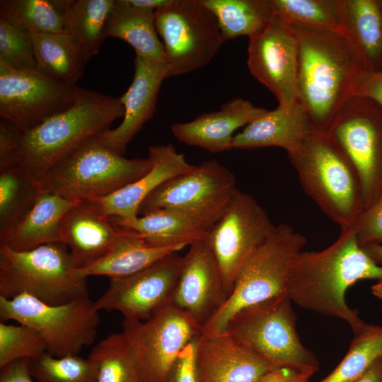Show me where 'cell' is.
Returning a JSON list of instances; mask_svg holds the SVG:
<instances>
[{
    "instance_id": "cell-1",
    "label": "cell",
    "mask_w": 382,
    "mask_h": 382,
    "mask_svg": "<svg viewBox=\"0 0 382 382\" xmlns=\"http://www.w3.org/2000/svg\"><path fill=\"white\" fill-rule=\"evenodd\" d=\"M290 25L299 42L297 100L315 130L327 132L360 76L370 71L367 61L346 33Z\"/></svg>"
},
{
    "instance_id": "cell-2",
    "label": "cell",
    "mask_w": 382,
    "mask_h": 382,
    "mask_svg": "<svg viewBox=\"0 0 382 382\" xmlns=\"http://www.w3.org/2000/svg\"><path fill=\"white\" fill-rule=\"evenodd\" d=\"M361 279H382V265L359 245L353 227L320 251H301L292 262L286 295L298 306L347 322L354 333L365 325L345 300L346 291Z\"/></svg>"
},
{
    "instance_id": "cell-3",
    "label": "cell",
    "mask_w": 382,
    "mask_h": 382,
    "mask_svg": "<svg viewBox=\"0 0 382 382\" xmlns=\"http://www.w3.org/2000/svg\"><path fill=\"white\" fill-rule=\"evenodd\" d=\"M125 109L120 98L80 88L68 108L21 131L18 165L39 185L58 163L108 129Z\"/></svg>"
},
{
    "instance_id": "cell-4",
    "label": "cell",
    "mask_w": 382,
    "mask_h": 382,
    "mask_svg": "<svg viewBox=\"0 0 382 382\" xmlns=\"http://www.w3.org/2000/svg\"><path fill=\"white\" fill-rule=\"evenodd\" d=\"M287 155L306 194L341 229L353 227L364 210L361 182L337 141L315 130Z\"/></svg>"
},
{
    "instance_id": "cell-5",
    "label": "cell",
    "mask_w": 382,
    "mask_h": 382,
    "mask_svg": "<svg viewBox=\"0 0 382 382\" xmlns=\"http://www.w3.org/2000/svg\"><path fill=\"white\" fill-rule=\"evenodd\" d=\"M62 242L16 251L0 246V296L22 294L49 305H61L88 296L86 278Z\"/></svg>"
},
{
    "instance_id": "cell-6",
    "label": "cell",
    "mask_w": 382,
    "mask_h": 382,
    "mask_svg": "<svg viewBox=\"0 0 382 382\" xmlns=\"http://www.w3.org/2000/svg\"><path fill=\"white\" fill-rule=\"evenodd\" d=\"M99 136L53 168L41 181L40 190L75 202L95 201L113 194L151 169L149 158H127L103 144Z\"/></svg>"
},
{
    "instance_id": "cell-7",
    "label": "cell",
    "mask_w": 382,
    "mask_h": 382,
    "mask_svg": "<svg viewBox=\"0 0 382 382\" xmlns=\"http://www.w3.org/2000/svg\"><path fill=\"white\" fill-rule=\"evenodd\" d=\"M307 240L293 227L275 226L264 243L244 265L223 306L202 332L224 333L230 320L244 308L286 294L291 266Z\"/></svg>"
},
{
    "instance_id": "cell-8",
    "label": "cell",
    "mask_w": 382,
    "mask_h": 382,
    "mask_svg": "<svg viewBox=\"0 0 382 382\" xmlns=\"http://www.w3.org/2000/svg\"><path fill=\"white\" fill-rule=\"evenodd\" d=\"M296 322L291 301L285 294L239 311L224 333L265 360L272 369L291 367L315 373L318 361L301 342Z\"/></svg>"
},
{
    "instance_id": "cell-9",
    "label": "cell",
    "mask_w": 382,
    "mask_h": 382,
    "mask_svg": "<svg viewBox=\"0 0 382 382\" xmlns=\"http://www.w3.org/2000/svg\"><path fill=\"white\" fill-rule=\"evenodd\" d=\"M98 312L88 296L61 305H49L25 294L11 299L0 296L1 322L12 320L34 329L43 339L46 353L55 357L78 355L94 342Z\"/></svg>"
},
{
    "instance_id": "cell-10",
    "label": "cell",
    "mask_w": 382,
    "mask_h": 382,
    "mask_svg": "<svg viewBox=\"0 0 382 382\" xmlns=\"http://www.w3.org/2000/svg\"><path fill=\"white\" fill-rule=\"evenodd\" d=\"M155 14L168 78L208 64L226 42L214 15L201 0H170Z\"/></svg>"
},
{
    "instance_id": "cell-11",
    "label": "cell",
    "mask_w": 382,
    "mask_h": 382,
    "mask_svg": "<svg viewBox=\"0 0 382 382\" xmlns=\"http://www.w3.org/2000/svg\"><path fill=\"white\" fill-rule=\"evenodd\" d=\"M236 184L228 168L216 160H208L163 183L142 202L139 216L154 209H170L209 230L224 212L238 189Z\"/></svg>"
},
{
    "instance_id": "cell-12",
    "label": "cell",
    "mask_w": 382,
    "mask_h": 382,
    "mask_svg": "<svg viewBox=\"0 0 382 382\" xmlns=\"http://www.w3.org/2000/svg\"><path fill=\"white\" fill-rule=\"evenodd\" d=\"M354 166L361 182L364 209L382 195V106L353 96L327 132Z\"/></svg>"
},
{
    "instance_id": "cell-13",
    "label": "cell",
    "mask_w": 382,
    "mask_h": 382,
    "mask_svg": "<svg viewBox=\"0 0 382 382\" xmlns=\"http://www.w3.org/2000/svg\"><path fill=\"white\" fill-rule=\"evenodd\" d=\"M122 326L139 382H166L180 352L202 331L192 319L170 304L146 320L124 319Z\"/></svg>"
},
{
    "instance_id": "cell-14",
    "label": "cell",
    "mask_w": 382,
    "mask_h": 382,
    "mask_svg": "<svg viewBox=\"0 0 382 382\" xmlns=\"http://www.w3.org/2000/svg\"><path fill=\"white\" fill-rule=\"evenodd\" d=\"M274 227L257 200L237 189L223 214L207 231L204 241L216 259L229 294L244 265Z\"/></svg>"
},
{
    "instance_id": "cell-15",
    "label": "cell",
    "mask_w": 382,
    "mask_h": 382,
    "mask_svg": "<svg viewBox=\"0 0 382 382\" xmlns=\"http://www.w3.org/2000/svg\"><path fill=\"white\" fill-rule=\"evenodd\" d=\"M79 91L37 68L12 69L0 63V117L21 131L68 108Z\"/></svg>"
},
{
    "instance_id": "cell-16",
    "label": "cell",
    "mask_w": 382,
    "mask_h": 382,
    "mask_svg": "<svg viewBox=\"0 0 382 382\" xmlns=\"http://www.w3.org/2000/svg\"><path fill=\"white\" fill-rule=\"evenodd\" d=\"M247 64L279 105L289 108L297 101L298 39L292 27L276 13L263 30L248 38Z\"/></svg>"
},
{
    "instance_id": "cell-17",
    "label": "cell",
    "mask_w": 382,
    "mask_h": 382,
    "mask_svg": "<svg viewBox=\"0 0 382 382\" xmlns=\"http://www.w3.org/2000/svg\"><path fill=\"white\" fill-rule=\"evenodd\" d=\"M183 263V257L174 253L134 274L110 279L94 306L98 311H118L125 320H146L169 303Z\"/></svg>"
},
{
    "instance_id": "cell-18",
    "label": "cell",
    "mask_w": 382,
    "mask_h": 382,
    "mask_svg": "<svg viewBox=\"0 0 382 382\" xmlns=\"http://www.w3.org/2000/svg\"><path fill=\"white\" fill-rule=\"evenodd\" d=\"M229 296L216 259L204 240L194 243L185 256L168 304L202 329Z\"/></svg>"
},
{
    "instance_id": "cell-19",
    "label": "cell",
    "mask_w": 382,
    "mask_h": 382,
    "mask_svg": "<svg viewBox=\"0 0 382 382\" xmlns=\"http://www.w3.org/2000/svg\"><path fill=\"white\" fill-rule=\"evenodd\" d=\"M134 74L127 91L120 97L125 109L122 122L109 129L99 137L102 142L124 154L128 144L152 118L161 86L168 78L166 63L137 56L134 61Z\"/></svg>"
},
{
    "instance_id": "cell-20",
    "label": "cell",
    "mask_w": 382,
    "mask_h": 382,
    "mask_svg": "<svg viewBox=\"0 0 382 382\" xmlns=\"http://www.w3.org/2000/svg\"><path fill=\"white\" fill-rule=\"evenodd\" d=\"M198 382H257L271 366L226 333L201 332L196 346Z\"/></svg>"
},
{
    "instance_id": "cell-21",
    "label": "cell",
    "mask_w": 382,
    "mask_h": 382,
    "mask_svg": "<svg viewBox=\"0 0 382 382\" xmlns=\"http://www.w3.org/2000/svg\"><path fill=\"white\" fill-rule=\"evenodd\" d=\"M267 111L248 100L235 98L216 111L202 113L189 122L174 123L170 129L178 141L188 146L219 153L233 149L235 132Z\"/></svg>"
},
{
    "instance_id": "cell-22",
    "label": "cell",
    "mask_w": 382,
    "mask_h": 382,
    "mask_svg": "<svg viewBox=\"0 0 382 382\" xmlns=\"http://www.w3.org/2000/svg\"><path fill=\"white\" fill-rule=\"evenodd\" d=\"M112 217L104 214L95 201L79 202L64 216L61 242L78 269L95 262L112 247L122 231Z\"/></svg>"
},
{
    "instance_id": "cell-23",
    "label": "cell",
    "mask_w": 382,
    "mask_h": 382,
    "mask_svg": "<svg viewBox=\"0 0 382 382\" xmlns=\"http://www.w3.org/2000/svg\"><path fill=\"white\" fill-rule=\"evenodd\" d=\"M151 169L140 178L107 197L95 200L100 211L108 216L132 219L139 216L142 202L163 183L192 170L184 154L171 144L151 146Z\"/></svg>"
},
{
    "instance_id": "cell-24",
    "label": "cell",
    "mask_w": 382,
    "mask_h": 382,
    "mask_svg": "<svg viewBox=\"0 0 382 382\" xmlns=\"http://www.w3.org/2000/svg\"><path fill=\"white\" fill-rule=\"evenodd\" d=\"M77 202L40 191L28 209L0 233V246L24 251L47 243L61 242L62 219Z\"/></svg>"
},
{
    "instance_id": "cell-25",
    "label": "cell",
    "mask_w": 382,
    "mask_h": 382,
    "mask_svg": "<svg viewBox=\"0 0 382 382\" xmlns=\"http://www.w3.org/2000/svg\"><path fill=\"white\" fill-rule=\"evenodd\" d=\"M313 131L307 114L297 100L289 108L278 105L274 110H267L235 134L232 147L253 149L277 146L288 153L297 148Z\"/></svg>"
},
{
    "instance_id": "cell-26",
    "label": "cell",
    "mask_w": 382,
    "mask_h": 382,
    "mask_svg": "<svg viewBox=\"0 0 382 382\" xmlns=\"http://www.w3.org/2000/svg\"><path fill=\"white\" fill-rule=\"evenodd\" d=\"M184 248L154 246L136 231L122 227L115 242L102 257L88 266L77 268L76 272L84 278L90 276H105L109 279L124 278Z\"/></svg>"
},
{
    "instance_id": "cell-27",
    "label": "cell",
    "mask_w": 382,
    "mask_h": 382,
    "mask_svg": "<svg viewBox=\"0 0 382 382\" xmlns=\"http://www.w3.org/2000/svg\"><path fill=\"white\" fill-rule=\"evenodd\" d=\"M105 37L125 41L137 56L166 64L164 47L156 27L154 11L134 6L127 0H115L108 19Z\"/></svg>"
},
{
    "instance_id": "cell-28",
    "label": "cell",
    "mask_w": 382,
    "mask_h": 382,
    "mask_svg": "<svg viewBox=\"0 0 382 382\" xmlns=\"http://www.w3.org/2000/svg\"><path fill=\"white\" fill-rule=\"evenodd\" d=\"M112 217L120 226L141 235L157 247L191 245L205 239L207 229L180 212L158 209L132 219Z\"/></svg>"
},
{
    "instance_id": "cell-29",
    "label": "cell",
    "mask_w": 382,
    "mask_h": 382,
    "mask_svg": "<svg viewBox=\"0 0 382 382\" xmlns=\"http://www.w3.org/2000/svg\"><path fill=\"white\" fill-rule=\"evenodd\" d=\"M37 69L66 85L76 86L88 62L67 33H30Z\"/></svg>"
},
{
    "instance_id": "cell-30",
    "label": "cell",
    "mask_w": 382,
    "mask_h": 382,
    "mask_svg": "<svg viewBox=\"0 0 382 382\" xmlns=\"http://www.w3.org/2000/svg\"><path fill=\"white\" fill-rule=\"evenodd\" d=\"M62 10L66 32L88 61L97 54L115 0H56Z\"/></svg>"
},
{
    "instance_id": "cell-31",
    "label": "cell",
    "mask_w": 382,
    "mask_h": 382,
    "mask_svg": "<svg viewBox=\"0 0 382 382\" xmlns=\"http://www.w3.org/2000/svg\"><path fill=\"white\" fill-rule=\"evenodd\" d=\"M214 15L226 40L260 33L275 13L272 0H201Z\"/></svg>"
},
{
    "instance_id": "cell-32",
    "label": "cell",
    "mask_w": 382,
    "mask_h": 382,
    "mask_svg": "<svg viewBox=\"0 0 382 382\" xmlns=\"http://www.w3.org/2000/svg\"><path fill=\"white\" fill-rule=\"evenodd\" d=\"M345 29L364 53L370 71L382 69V13L378 0H341Z\"/></svg>"
},
{
    "instance_id": "cell-33",
    "label": "cell",
    "mask_w": 382,
    "mask_h": 382,
    "mask_svg": "<svg viewBox=\"0 0 382 382\" xmlns=\"http://www.w3.org/2000/svg\"><path fill=\"white\" fill-rule=\"evenodd\" d=\"M0 18L31 34L66 33L64 17L56 0H1Z\"/></svg>"
},
{
    "instance_id": "cell-34",
    "label": "cell",
    "mask_w": 382,
    "mask_h": 382,
    "mask_svg": "<svg viewBox=\"0 0 382 382\" xmlns=\"http://www.w3.org/2000/svg\"><path fill=\"white\" fill-rule=\"evenodd\" d=\"M272 1L275 13L290 25L349 34L343 25L341 0Z\"/></svg>"
},
{
    "instance_id": "cell-35",
    "label": "cell",
    "mask_w": 382,
    "mask_h": 382,
    "mask_svg": "<svg viewBox=\"0 0 382 382\" xmlns=\"http://www.w3.org/2000/svg\"><path fill=\"white\" fill-rule=\"evenodd\" d=\"M382 359V326L365 323L337 366L320 382H354Z\"/></svg>"
},
{
    "instance_id": "cell-36",
    "label": "cell",
    "mask_w": 382,
    "mask_h": 382,
    "mask_svg": "<svg viewBox=\"0 0 382 382\" xmlns=\"http://www.w3.org/2000/svg\"><path fill=\"white\" fill-rule=\"evenodd\" d=\"M96 382H139L136 361L123 332L110 335L92 349Z\"/></svg>"
},
{
    "instance_id": "cell-37",
    "label": "cell",
    "mask_w": 382,
    "mask_h": 382,
    "mask_svg": "<svg viewBox=\"0 0 382 382\" xmlns=\"http://www.w3.org/2000/svg\"><path fill=\"white\" fill-rule=\"evenodd\" d=\"M40 191L19 165L0 170V233L28 209Z\"/></svg>"
},
{
    "instance_id": "cell-38",
    "label": "cell",
    "mask_w": 382,
    "mask_h": 382,
    "mask_svg": "<svg viewBox=\"0 0 382 382\" xmlns=\"http://www.w3.org/2000/svg\"><path fill=\"white\" fill-rule=\"evenodd\" d=\"M30 368L39 382H96L97 366L90 357H55L45 353L30 359Z\"/></svg>"
},
{
    "instance_id": "cell-39",
    "label": "cell",
    "mask_w": 382,
    "mask_h": 382,
    "mask_svg": "<svg viewBox=\"0 0 382 382\" xmlns=\"http://www.w3.org/2000/svg\"><path fill=\"white\" fill-rule=\"evenodd\" d=\"M46 353L45 343L34 329L0 323V368L21 359H34Z\"/></svg>"
},
{
    "instance_id": "cell-40",
    "label": "cell",
    "mask_w": 382,
    "mask_h": 382,
    "mask_svg": "<svg viewBox=\"0 0 382 382\" xmlns=\"http://www.w3.org/2000/svg\"><path fill=\"white\" fill-rule=\"evenodd\" d=\"M0 63L12 69L37 68L30 33L1 18Z\"/></svg>"
},
{
    "instance_id": "cell-41",
    "label": "cell",
    "mask_w": 382,
    "mask_h": 382,
    "mask_svg": "<svg viewBox=\"0 0 382 382\" xmlns=\"http://www.w3.org/2000/svg\"><path fill=\"white\" fill-rule=\"evenodd\" d=\"M353 228L361 246L369 243L382 244V195L364 210Z\"/></svg>"
},
{
    "instance_id": "cell-42",
    "label": "cell",
    "mask_w": 382,
    "mask_h": 382,
    "mask_svg": "<svg viewBox=\"0 0 382 382\" xmlns=\"http://www.w3.org/2000/svg\"><path fill=\"white\" fill-rule=\"evenodd\" d=\"M198 337L180 352L170 369L166 382H198L196 365V346Z\"/></svg>"
},
{
    "instance_id": "cell-43",
    "label": "cell",
    "mask_w": 382,
    "mask_h": 382,
    "mask_svg": "<svg viewBox=\"0 0 382 382\" xmlns=\"http://www.w3.org/2000/svg\"><path fill=\"white\" fill-rule=\"evenodd\" d=\"M21 130L13 124L0 121V170L18 165L19 139Z\"/></svg>"
},
{
    "instance_id": "cell-44",
    "label": "cell",
    "mask_w": 382,
    "mask_h": 382,
    "mask_svg": "<svg viewBox=\"0 0 382 382\" xmlns=\"http://www.w3.org/2000/svg\"><path fill=\"white\" fill-rule=\"evenodd\" d=\"M353 96L369 98L382 106V69L365 71L354 86Z\"/></svg>"
},
{
    "instance_id": "cell-45",
    "label": "cell",
    "mask_w": 382,
    "mask_h": 382,
    "mask_svg": "<svg viewBox=\"0 0 382 382\" xmlns=\"http://www.w3.org/2000/svg\"><path fill=\"white\" fill-rule=\"evenodd\" d=\"M313 374L311 371L279 367L268 371L257 382H309Z\"/></svg>"
},
{
    "instance_id": "cell-46",
    "label": "cell",
    "mask_w": 382,
    "mask_h": 382,
    "mask_svg": "<svg viewBox=\"0 0 382 382\" xmlns=\"http://www.w3.org/2000/svg\"><path fill=\"white\" fill-rule=\"evenodd\" d=\"M30 359H21L1 368L0 382H33Z\"/></svg>"
},
{
    "instance_id": "cell-47",
    "label": "cell",
    "mask_w": 382,
    "mask_h": 382,
    "mask_svg": "<svg viewBox=\"0 0 382 382\" xmlns=\"http://www.w3.org/2000/svg\"><path fill=\"white\" fill-rule=\"evenodd\" d=\"M354 382H382V359L378 360Z\"/></svg>"
},
{
    "instance_id": "cell-48",
    "label": "cell",
    "mask_w": 382,
    "mask_h": 382,
    "mask_svg": "<svg viewBox=\"0 0 382 382\" xmlns=\"http://www.w3.org/2000/svg\"><path fill=\"white\" fill-rule=\"evenodd\" d=\"M128 2L136 7L144 9L157 11L168 4L170 0H127Z\"/></svg>"
},
{
    "instance_id": "cell-49",
    "label": "cell",
    "mask_w": 382,
    "mask_h": 382,
    "mask_svg": "<svg viewBox=\"0 0 382 382\" xmlns=\"http://www.w3.org/2000/svg\"><path fill=\"white\" fill-rule=\"evenodd\" d=\"M361 248L376 263L382 265V244L369 243Z\"/></svg>"
},
{
    "instance_id": "cell-50",
    "label": "cell",
    "mask_w": 382,
    "mask_h": 382,
    "mask_svg": "<svg viewBox=\"0 0 382 382\" xmlns=\"http://www.w3.org/2000/svg\"><path fill=\"white\" fill-rule=\"evenodd\" d=\"M371 291L374 295L382 300V279L371 286Z\"/></svg>"
},
{
    "instance_id": "cell-51",
    "label": "cell",
    "mask_w": 382,
    "mask_h": 382,
    "mask_svg": "<svg viewBox=\"0 0 382 382\" xmlns=\"http://www.w3.org/2000/svg\"><path fill=\"white\" fill-rule=\"evenodd\" d=\"M378 3L380 10H381V13H382V0H378Z\"/></svg>"
}]
</instances>
